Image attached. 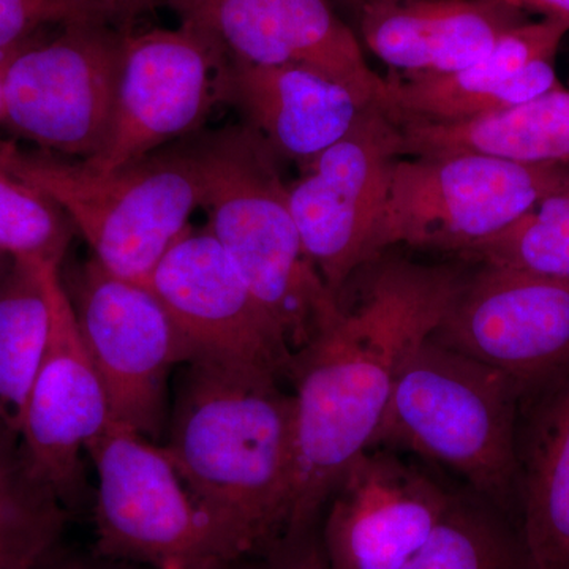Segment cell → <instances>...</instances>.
<instances>
[{
    "label": "cell",
    "instance_id": "obj_1",
    "mask_svg": "<svg viewBox=\"0 0 569 569\" xmlns=\"http://www.w3.org/2000/svg\"><path fill=\"white\" fill-rule=\"evenodd\" d=\"M466 280L455 266L378 263L355 306L340 302L296 351L288 377L296 448L290 529L321 519L347 467L372 443L403 362L433 335Z\"/></svg>",
    "mask_w": 569,
    "mask_h": 569
},
{
    "label": "cell",
    "instance_id": "obj_2",
    "mask_svg": "<svg viewBox=\"0 0 569 569\" xmlns=\"http://www.w3.org/2000/svg\"><path fill=\"white\" fill-rule=\"evenodd\" d=\"M163 447L238 557L290 529L295 399L282 381L194 358L179 377Z\"/></svg>",
    "mask_w": 569,
    "mask_h": 569
},
{
    "label": "cell",
    "instance_id": "obj_3",
    "mask_svg": "<svg viewBox=\"0 0 569 569\" xmlns=\"http://www.w3.org/2000/svg\"><path fill=\"white\" fill-rule=\"evenodd\" d=\"M200 174L209 231L282 329L293 353L339 313L307 257L279 157L252 127L187 137Z\"/></svg>",
    "mask_w": 569,
    "mask_h": 569
},
{
    "label": "cell",
    "instance_id": "obj_4",
    "mask_svg": "<svg viewBox=\"0 0 569 569\" xmlns=\"http://www.w3.org/2000/svg\"><path fill=\"white\" fill-rule=\"evenodd\" d=\"M500 370L426 339L403 362L369 448L421 456L507 512L519 492V400Z\"/></svg>",
    "mask_w": 569,
    "mask_h": 569
},
{
    "label": "cell",
    "instance_id": "obj_5",
    "mask_svg": "<svg viewBox=\"0 0 569 569\" xmlns=\"http://www.w3.org/2000/svg\"><path fill=\"white\" fill-rule=\"evenodd\" d=\"M0 168L48 194L91 247L92 258L137 283L148 284L203 200L187 138L112 171L0 141Z\"/></svg>",
    "mask_w": 569,
    "mask_h": 569
},
{
    "label": "cell",
    "instance_id": "obj_6",
    "mask_svg": "<svg viewBox=\"0 0 569 569\" xmlns=\"http://www.w3.org/2000/svg\"><path fill=\"white\" fill-rule=\"evenodd\" d=\"M86 452L97 473L96 556L151 569L238 559L163 445L110 419Z\"/></svg>",
    "mask_w": 569,
    "mask_h": 569
},
{
    "label": "cell",
    "instance_id": "obj_7",
    "mask_svg": "<svg viewBox=\"0 0 569 569\" xmlns=\"http://www.w3.org/2000/svg\"><path fill=\"white\" fill-rule=\"evenodd\" d=\"M568 181L569 167L485 153L400 159L370 241L369 261L397 244L470 252Z\"/></svg>",
    "mask_w": 569,
    "mask_h": 569
},
{
    "label": "cell",
    "instance_id": "obj_8",
    "mask_svg": "<svg viewBox=\"0 0 569 569\" xmlns=\"http://www.w3.org/2000/svg\"><path fill=\"white\" fill-rule=\"evenodd\" d=\"M123 36L100 21L26 41L3 73V123L43 151L89 160L110 140Z\"/></svg>",
    "mask_w": 569,
    "mask_h": 569
},
{
    "label": "cell",
    "instance_id": "obj_9",
    "mask_svg": "<svg viewBox=\"0 0 569 569\" xmlns=\"http://www.w3.org/2000/svg\"><path fill=\"white\" fill-rule=\"evenodd\" d=\"M61 277L111 421L159 443L168 376L197 358L192 343L149 284L111 274L96 258Z\"/></svg>",
    "mask_w": 569,
    "mask_h": 569
},
{
    "label": "cell",
    "instance_id": "obj_10",
    "mask_svg": "<svg viewBox=\"0 0 569 569\" xmlns=\"http://www.w3.org/2000/svg\"><path fill=\"white\" fill-rule=\"evenodd\" d=\"M403 153L400 123L380 107H367L346 137L306 162L301 178L288 186L302 247L337 299L369 261Z\"/></svg>",
    "mask_w": 569,
    "mask_h": 569
},
{
    "label": "cell",
    "instance_id": "obj_11",
    "mask_svg": "<svg viewBox=\"0 0 569 569\" xmlns=\"http://www.w3.org/2000/svg\"><path fill=\"white\" fill-rule=\"evenodd\" d=\"M432 337L511 378L522 391L569 372V280L482 264Z\"/></svg>",
    "mask_w": 569,
    "mask_h": 569
},
{
    "label": "cell",
    "instance_id": "obj_12",
    "mask_svg": "<svg viewBox=\"0 0 569 569\" xmlns=\"http://www.w3.org/2000/svg\"><path fill=\"white\" fill-rule=\"evenodd\" d=\"M227 56L190 26L126 32L110 140L86 164L126 167L200 132L216 103Z\"/></svg>",
    "mask_w": 569,
    "mask_h": 569
},
{
    "label": "cell",
    "instance_id": "obj_13",
    "mask_svg": "<svg viewBox=\"0 0 569 569\" xmlns=\"http://www.w3.org/2000/svg\"><path fill=\"white\" fill-rule=\"evenodd\" d=\"M159 296L197 358L288 380L293 350L208 230H187L153 269Z\"/></svg>",
    "mask_w": 569,
    "mask_h": 569
},
{
    "label": "cell",
    "instance_id": "obj_14",
    "mask_svg": "<svg viewBox=\"0 0 569 569\" xmlns=\"http://www.w3.org/2000/svg\"><path fill=\"white\" fill-rule=\"evenodd\" d=\"M181 24L230 61L302 66L347 86L396 121L389 80L370 69L331 0H167Z\"/></svg>",
    "mask_w": 569,
    "mask_h": 569
},
{
    "label": "cell",
    "instance_id": "obj_15",
    "mask_svg": "<svg viewBox=\"0 0 569 569\" xmlns=\"http://www.w3.org/2000/svg\"><path fill=\"white\" fill-rule=\"evenodd\" d=\"M456 493L399 452L369 448L347 467L321 516L332 569H406Z\"/></svg>",
    "mask_w": 569,
    "mask_h": 569
},
{
    "label": "cell",
    "instance_id": "obj_16",
    "mask_svg": "<svg viewBox=\"0 0 569 569\" xmlns=\"http://www.w3.org/2000/svg\"><path fill=\"white\" fill-rule=\"evenodd\" d=\"M51 331L47 350L29 392L21 422V441L33 468L51 486L67 511L86 498L82 452L110 421L107 395L93 367L61 268L48 264Z\"/></svg>",
    "mask_w": 569,
    "mask_h": 569
},
{
    "label": "cell",
    "instance_id": "obj_17",
    "mask_svg": "<svg viewBox=\"0 0 569 569\" xmlns=\"http://www.w3.org/2000/svg\"><path fill=\"white\" fill-rule=\"evenodd\" d=\"M568 32L567 22L526 21L463 69L389 80L397 122L470 121L563 89L553 61Z\"/></svg>",
    "mask_w": 569,
    "mask_h": 569
},
{
    "label": "cell",
    "instance_id": "obj_18",
    "mask_svg": "<svg viewBox=\"0 0 569 569\" xmlns=\"http://www.w3.org/2000/svg\"><path fill=\"white\" fill-rule=\"evenodd\" d=\"M219 97L241 112L277 157L301 163L346 137L362 110L376 107L307 67L230 59L220 73Z\"/></svg>",
    "mask_w": 569,
    "mask_h": 569
},
{
    "label": "cell",
    "instance_id": "obj_19",
    "mask_svg": "<svg viewBox=\"0 0 569 569\" xmlns=\"http://www.w3.org/2000/svg\"><path fill=\"white\" fill-rule=\"evenodd\" d=\"M362 41L406 74L451 73L527 21L507 0H370L358 10Z\"/></svg>",
    "mask_w": 569,
    "mask_h": 569
},
{
    "label": "cell",
    "instance_id": "obj_20",
    "mask_svg": "<svg viewBox=\"0 0 569 569\" xmlns=\"http://www.w3.org/2000/svg\"><path fill=\"white\" fill-rule=\"evenodd\" d=\"M415 157L485 153L529 164L569 167V91L545 93L512 110L460 122L400 123Z\"/></svg>",
    "mask_w": 569,
    "mask_h": 569
},
{
    "label": "cell",
    "instance_id": "obj_21",
    "mask_svg": "<svg viewBox=\"0 0 569 569\" xmlns=\"http://www.w3.org/2000/svg\"><path fill=\"white\" fill-rule=\"evenodd\" d=\"M561 380L519 462L518 535L529 569H569V372Z\"/></svg>",
    "mask_w": 569,
    "mask_h": 569
},
{
    "label": "cell",
    "instance_id": "obj_22",
    "mask_svg": "<svg viewBox=\"0 0 569 569\" xmlns=\"http://www.w3.org/2000/svg\"><path fill=\"white\" fill-rule=\"evenodd\" d=\"M48 264L13 258L0 276V415L18 430L50 339Z\"/></svg>",
    "mask_w": 569,
    "mask_h": 569
},
{
    "label": "cell",
    "instance_id": "obj_23",
    "mask_svg": "<svg viewBox=\"0 0 569 569\" xmlns=\"http://www.w3.org/2000/svg\"><path fill=\"white\" fill-rule=\"evenodd\" d=\"M70 512L0 415V569H36L62 545Z\"/></svg>",
    "mask_w": 569,
    "mask_h": 569
},
{
    "label": "cell",
    "instance_id": "obj_24",
    "mask_svg": "<svg viewBox=\"0 0 569 569\" xmlns=\"http://www.w3.org/2000/svg\"><path fill=\"white\" fill-rule=\"evenodd\" d=\"M406 569H529L503 512L475 493H456L432 537Z\"/></svg>",
    "mask_w": 569,
    "mask_h": 569
},
{
    "label": "cell",
    "instance_id": "obj_25",
    "mask_svg": "<svg viewBox=\"0 0 569 569\" xmlns=\"http://www.w3.org/2000/svg\"><path fill=\"white\" fill-rule=\"evenodd\" d=\"M466 254L482 264L569 280V181Z\"/></svg>",
    "mask_w": 569,
    "mask_h": 569
},
{
    "label": "cell",
    "instance_id": "obj_26",
    "mask_svg": "<svg viewBox=\"0 0 569 569\" xmlns=\"http://www.w3.org/2000/svg\"><path fill=\"white\" fill-rule=\"evenodd\" d=\"M73 223L48 194L0 168V250L61 268Z\"/></svg>",
    "mask_w": 569,
    "mask_h": 569
},
{
    "label": "cell",
    "instance_id": "obj_27",
    "mask_svg": "<svg viewBox=\"0 0 569 569\" xmlns=\"http://www.w3.org/2000/svg\"><path fill=\"white\" fill-rule=\"evenodd\" d=\"M80 21H100L80 0H0V54L44 29Z\"/></svg>",
    "mask_w": 569,
    "mask_h": 569
},
{
    "label": "cell",
    "instance_id": "obj_28",
    "mask_svg": "<svg viewBox=\"0 0 569 569\" xmlns=\"http://www.w3.org/2000/svg\"><path fill=\"white\" fill-rule=\"evenodd\" d=\"M220 569H332L321 538V519L287 530L266 548L227 561Z\"/></svg>",
    "mask_w": 569,
    "mask_h": 569
},
{
    "label": "cell",
    "instance_id": "obj_29",
    "mask_svg": "<svg viewBox=\"0 0 569 569\" xmlns=\"http://www.w3.org/2000/svg\"><path fill=\"white\" fill-rule=\"evenodd\" d=\"M104 24L118 31H132L134 22L152 13L167 0H80Z\"/></svg>",
    "mask_w": 569,
    "mask_h": 569
},
{
    "label": "cell",
    "instance_id": "obj_30",
    "mask_svg": "<svg viewBox=\"0 0 569 569\" xmlns=\"http://www.w3.org/2000/svg\"><path fill=\"white\" fill-rule=\"evenodd\" d=\"M36 569H151L123 561L108 560L92 553L91 557L71 552L59 545Z\"/></svg>",
    "mask_w": 569,
    "mask_h": 569
},
{
    "label": "cell",
    "instance_id": "obj_31",
    "mask_svg": "<svg viewBox=\"0 0 569 569\" xmlns=\"http://www.w3.org/2000/svg\"><path fill=\"white\" fill-rule=\"evenodd\" d=\"M509 6L523 13L541 14L545 20L567 22L569 24V0H507Z\"/></svg>",
    "mask_w": 569,
    "mask_h": 569
},
{
    "label": "cell",
    "instance_id": "obj_32",
    "mask_svg": "<svg viewBox=\"0 0 569 569\" xmlns=\"http://www.w3.org/2000/svg\"><path fill=\"white\" fill-rule=\"evenodd\" d=\"M18 48H14V50L6 52V54H0V123H3V73H6L7 63H9L11 54H13V52L17 51Z\"/></svg>",
    "mask_w": 569,
    "mask_h": 569
},
{
    "label": "cell",
    "instance_id": "obj_33",
    "mask_svg": "<svg viewBox=\"0 0 569 569\" xmlns=\"http://www.w3.org/2000/svg\"><path fill=\"white\" fill-rule=\"evenodd\" d=\"M331 2L342 3V6L348 7V9H353L356 13H358V10L361 9L365 3L370 2V0H331Z\"/></svg>",
    "mask_w": 569,
    "mask_h": 569
},
{
    "label": "cell",
    "instance_id": "obj_34",
    "mask_svg": "<svg viewBox=\"0 0 569 569\" xmlns=\"http://www.w3.org/2000/svg\"><path fill=\"white\" fill-rule=\"evenodd\" d=\"M223 563L192 565V567H168L164 569H220Z\"/></svg>",
    "mask_w": 569,
    "mask_h": 569
},
{
    "label": "cell",
    "instance_id": "obj_35",
    "mask_svg": "<svg viewBox=\"0 0 569 569\" xmlns=\"http://www.w3.org/2000/svg\"><path fill=\"white\" fill-rule=\"evenodd\" d=\"M11 260H13V258H11L10 254L0 250V276H2L3 272H6V269L9 268Z\"/></svg>",
    "mask_w": 569,
    "mask_h": 569
}]
</instances>
